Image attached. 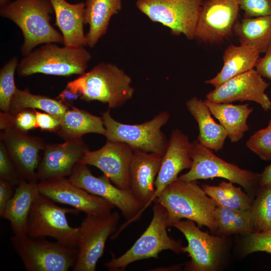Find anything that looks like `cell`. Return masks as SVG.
<instances>
[{
  "label": "cell",
  "instance_id": "7402d4cb",
  "mask_svg": "<svg viewBox=\"0 0 271 271\" xmlns=\"http://www.w3.org/2000/svg\"><path fill=\"white\" fill-rule=\"evenodd\" d=\"M55 16V25L64 39V46H87L84 32L85 3L71 4L66 0H50Z\"/></svg>",
  "mask_w": 271,
  "mask_h": 271
},
{
  "label": "cell",
  "instance_id": "74e56055",
  "mask_svg": "<svg viewBox=\"0 0 271 271\" xmlns=\"http://www.w3.org/2000/svg\"><path fill=\"white\" fill-rule=\"evenodd\" d=\"M244 18L271 16V0H238Z\"/></svg>",
  "mask_w": 271,
  "mask_h": 271
},
{
  "label": "cell",
  "instance_id": "8d00e7d4",
  "mask_svg": "<svg viewBox=\"0 0 271 271\" xmlns=\"http://www.w3.org/2000/svg\"><path fill=\"white\" fill-rule=\"evenodd\" d=\"M0 179L10 182L16 186L23 179L2 142H0Z\"/></svg>",
  "mask_w": 271,
  "mask_h": 271
},
{
  "label": "cell",
  "instance_id": "ac0fdd59",
  "mask_svg": "<svg viewBox=\"0 0 271 271\" xmlns=\"http://www.w3.org/2000/svg\"><path fill=\"white\" fill-rule=\"evenodd\" d=\"M0 139L21 178L38 182L37 171L41 160L39 153L45 145L43 140L13 127L2 130Z\"/></svg>",
  "mask_w": 271,
  "mask_h": 271
},
{
  "label": "cell",
  "instance_id": "ee69618b",
  "mask_svg": "<svg viewBox=\"0 0 271 271\" xmlns=\"http://www.w3.org/2000/svg\"><path fill=\"white\" fill-rule=\"evenodd\" d=\"M258 184L260 187L271 186V164L260 174Z\"/></svg>",
  "mask_w": 271,
  "mask_h": 271
},
{
  "label": "cell",
  "instance_id": "f6af8a7d",
  "mask_svg": "<svg viewBox=\"0 0 271 271\" xmlns=\"http://www.w3.org/2000/svg\"><path fill=\"white\" fill-rule=\"evenodd\" d=\"M11 1V0H0V7L4 6Z\"/></svg>",
  "mask_w": 271,
  "mask_h": 271
},
{
  "label": "cell",
  "instance_id": "bcb514c9",
  "mask_svg": "<svg viewBox=\"0 0 271 271\" xmlns=\"http://www.w3.org/2000/svg\"><path fill=\"white\" fill-rule=\"evenodd\" d=\"M268 126L271 127V118L269 120Z\"/></svg>",
  "mask_w": 271,
  "mask_h": 271
},
{
  "label": "cell",
  "instance_id": "484cf974",
  "mask_svg": "<svg viewBox=\"0 0 271 271\" xmlns=\"http://www.w3.org/2000/svg\"><path fill=\"white\" fill-rule=\"evenodd\" d=\"M85 6L84 23L89 25L86 46L92 48L106 33L112 17L121 10L122 3L121 0H86Z\"/></svg>",
  "mask_w": 271,
  "mask_h": 271
},
{
  "label": "cell",
  "instance_id": "e0dca14e",
  "mask_svg": "<svg viewBox=\"0 0 271 271\" xmlns=\"http://www.w3.org/2000/svg\"><path fill=\"white\" fill-rule=\"evenodd\" d=\"M133 150L120 142L107 141L100 149L87 151L80 163L96 167L117 187L130 189L129 169Z\"/></svg>",
  "mask_w": 271,
  "mask_h": 271
},
{
  "label": "cell",
  "instance_id": "30bf717a",
  "mask_svg": "<svg viewBox=\"0 0 271 271\" xmlns=\"http://www.w3.org/2000/svg\"><path fill=\"white\" fill-rule=\"evenodd\" d=\"M68 179L73 184L104 199L121 211L126 222L119 231L112 235L113 239L127 225L138 220L146 209L130 189L117 187L104 174L94 176L87 165L77 164Z\"/></svg>",
  "mask_w": 271,
  "mask_h": 271
},
{
  "label": "cell",
  "instance_id": "ba28073f",
  "mask_svg": "<svg viewBox=\"0 0 271 271\" xmlns=\"http://www.w3.org/2000/svg\"><path fill=\"white\" fill-rule=\"evenodd\" d=\"M101 114L106 129L104 136L107 141L123 142L133 150L163 156L169 141L161 128L169 119V112L162 111L149 121L134 124L116 121L111 116L109 108Z\"/></svg>",
  "mask_w": 271,
  "mask_h": 271
},
{
  "label": "cell",
  "instance_id": "e575fe53",
  "mask_svg": "<svg viewBox=\"0 0 271 271\" xmlns=\"http://www.w3.org/2000/svg\"><path fill=\"white\" fill-rule=\"evenodd\" d=\"M247 147L261 160H271V127L256 131L246 143Z\"/></svg>",
  "mask_w": 271,
  "mask_h": 271
},
{
  "label": "cell",
  "instance_id": "d590c367",
  "mask_svg": "<svg viewBox=\"0 0 271 271\" xmlns=\"http://www.w3.org/2000/svg\"><path fill=\"white\" fill-rule=\"evenodd\" d=\"M244 235L242 246L243 255L258 251L271 254V230L254 232Z\"/></svg>",
  "mask_w": 271,
  "mask_h": 271
},
{
  "label": "cell",
  "instance_id": "8fae6325",
  "mask_svg": "<svg viewBox=\"0 0 271 271\" xmlns=\"http://www.w3.org/2000/svg\"><path fill=\"white\" fill-rule=\"evenodd\" d=\"M172 226L180 231L188 242L183 249L191 260L185 264V270L216 271L220 268L226 251V236L210 235L188 219L181 220Z\"/></svg>",
  "mask_w": 271,
  "mask_h": 271
},
{
  "label": "cell",
  "instance_id": "1f68e13d",
  "mask_svg": "<svg viewBox=\"0 0 271 271\" xmlns=\"http://www.w3.org/2000/svg\"><path fill=\"white\" fill-rule=\"evenodd\" d=\"M202 188L216 205L227 208L249 210L254 199L230 181H222L217 186L204 184Z\"/></svg>",
  "mask_w": 271,
  "mask_h": 271
},
{
  "label": "cell",
  "instance_id": "4fadbf2b",
  "mask_svg": "<svg viewBox=\"0 0 271 271\" xmlns=\"http://www.w3.org/2000/svg\"><path fill=\"white\" fill-rule=\"evenodd\" d=\"M119 219L117 211L100 216L86 215L78 227L77 258L72 270H95L106 241L115 233Z\"/></svg>",
  "mask_w": 271,
  "mask_h": 271
},
{
  "label": "cell",
  "instance_id": "4dcf8cb0",
  "mask_svg": "<svg viewBox=\"0 0 271 271\" xmlns=\"http://www.w3.org/2000/svg\"><path fill=\"white\" fill-rule=\"evenodd\" d=\"M214 217L216 235H246L254 232L250 209H232L216 205Z\"/></svg>",
  "mask_w": 271,
  "mask_h": 271
},
{
  "label": "cell",
  "instance_id": "4316f807",
  "mask_svg": "<svg viewBox=\"0 0 271 271\" xmlns=\"http://www.w3.org/2000/svg\"><path fill=\"white\" fill-rule=\"evenodd\" d=\"M105 132L102 116L73 106L60 118V126L56 133L66 142L82 139L86 133L104 136Z\"/></svg>",
  "mask_w": 271,
  "mask_h": 271
},
{
  "label": "cell",
  "instance_id": "6da1fadb",
  "mask_svg": "<svg viewBox=\"0 0 271 271\" xmlns=\"http://www.w3.org/2000/svg\"><path fill=\"white\" fill-rule=\"evenodd\" d=\"M155 201L167 210L168 227L184 218L196 222L199 227L205 226L215 234L216 204L196 181L186 182L177 178L165 187Z\"/></svg>",
  "mask_w": 271,
  "mask_h": 271
},
{
  "label": "cell",
  "instance_id": "8992f818",
  "mask_svg": "<svg viewBox=\"0 0 271 271\" xmlns=\"http://www.w3.org/2000/svg\"><path fill=\"white\" fill-rule=\"evenodd\" d=\"M80 212L74 208L56 205L39 191L29 215L26 234L32 237H50L64 246L77 248L78 227L71 226L66 215H78Z\"/></svg>",
  "mask_w": 271,
  "mask_h": 271
},
{
  "label": "cell",
  "instance_id": "5b68a950",
  "mask_svg": "<svg viewBox=\"0 0 271 271\" xmlns=\"http://www.w3.org/2000/svg\"><path fill=\"white\" fill-rule=\"evenodd\" d=\"M152 219L142 235L132 246L118 257L111 253V259L104 263L111 271H122L131 263L150 258H158L163 250H170L176 253L184 252L181 240L170 237L167 228V212L159 202L154 201Z\"/></svg>",
  "mask_w": 271,
  "mask_h": 271
},
{
  "label": "cell",
  "instance_id": "83f0119b",
  "mask_svg": "<svg viewBox=\"0 0 271 271\" xmlns=\"http://www.w3.org/2000/svg\"><path fill=\"white\" fill-rule=\"evenodd\" d=\"M211 114L216 118L226 130L231 142L240 140L249 130L247 119L253 109L249 104L235 105L231 103H214L204 100Z\"/></svg>",
  "mask_w": 271,
  "mask_h": 271
},
{
  "label": "cell",
  "instance_id": "603a6c76",
  "mask_svg": "<svg viewBox=\"0 0 271 271\" xmlns=\"http://www.w3.org/2000/svg\"><path fill=\"white\" fill-rule=\"evenodd\" d=\"M38 182L22 179L17 186L15 194L7 203L1 216L10 222L14 234H25L32 205L39 192Z\"/></svg>",
  "mask_w": 271,
  "mask_h": 271
},
{
  "label": "cell",
  "instance_id": "9c48e42d",
  "mask_svg": "<svg viewBox=\"0 0 271 271\" xmlns=\"http://www.w3.org/2000/svg\"><path fill=\"white\" fill-rule=\"evenodd\" d=\"M192 164L189 171L178 179L191 182L199 179L222 178L242 187L253 199L259 187L260 174L240 168L216 156L197 140L191 143Z\"/></svg>",
  "mask_w": 271,
  "mask_h": 271
},
{
  "label": "cell",
  "instance_id": "44dd1931",
  "mask_svg": "<svg viewBox=\"0 0 271 271\" xmlns=\"http://www.w3.org/2000/svg\"><path fill=\"white\" fill-rule=\"evenodd\" d=\"M162 157L140 150L133 151L129 169L130 190L146 209L155 201V183Z\"/></svg>",
  "mask_w": 271,
  "mask_h": 271
},
{
  "label": "cell",
  "instance_id": "cb8c5ba5",
  "mask_svg": "<svg viewBox=\"0 0 271 271\" xmlns=\"http://www.w3.org/2000/svg\"><path fill=\"white\" fill-rule=\"evenodd\" d=\"M260 53L256 48L249 46H228L222 56V69L215 77L205 81V83L216 87L232 77L253 69L259 58Z\"/></svg>",
  "mask_w": 271,
  "mask_h": 271
},
{
  "label": "cell",
  "instance_id": "d6986e66",
  "mask_svg": "<svg viewBox=\"0 0 271 271\" xmlns=\"http://www.w3.org/2000/svg\"><path fill=\"white\" fill-rule=\"evenodd\" d=\"M88 150L82 139L45 144L37 171L38 182L69 176Z\"/></svg>",
  "mask_w": 271,
  "mask_h": 271
},
{
  "label": "cell",
  "instance_id": "9a60e30c",
  "mask_svg": "<svg viewBox=\"0 0 271 271\" xmlns=\"http://www.w3.org/2000/svg\"><path fill=\"white\" fill-rule=\"evenodd\" d=\"M38 188L40 193L54 202L71 206L86 215H106L114 207L104 199L73 184L66 177L39 181Z\"/></svg>",
  "mask_w": 271,
  "mask_h": 271
},
{
  "label": "cell",
  "instance_id": "60d3db41",
  "mask_svg": "<svg viewBox=\"0 0 271 271\" xmlns=\"http://www.w3.org/2000/svg\"><path fill=\"white\" fill-rule=\"evenodd\" d=\"M17 186L0 179V217L10 199L15 194Z\"/></svg>",
  "mask_w": 271,
  "mask_h": 271
},
{
  "label": "cell",
  "instance_id": "b9f144b4",
  "mask_svg": "<svg viewBox=\"0 0 271 271\" xmlns=\"http://www.w3.org/2000/svg\"><path fill=\"white\" fill-rule=\"evenodd\" d=\"M256 70L263 77L271 80V42L255 65Z\"/></svg>",
  "mask_w": 271,
  "mask_h": 271
},
{
  "label": "cell",
  "instance_id": "ffe728a7",
  "mask_svg": "<svg viewBox=\"0 0 271 271\" xmlns=\"http://www.w3.org/2000/svg\"><path fill=\"white\" fill-rule=\"evenodd\" d=\"M191 148L188 136L177 128L172 130L155 181V200L165 187L177 179L180 172L190 169L192 164Z\"/></svg>",
  "mask_w": 271,
  "mask_h": 271
},
{
  "label": "cell",
  "instance_id": "7a4b0ae2",
  "mask_svg": "<svg viewBox=\"0 0 271 271\" xmlns=\"http://www.w3.org/2000/svg\"><path fill=\"white\" fill-rule=\"evenodd\" d=\"M54 14L50 0H14L0 7V16L15 23L22 32L23 56L36 46L48 43L63 44V37L51 24Z\"/></svg>",
  "mask_w": 271,
  "mask_h": 271
},
{
  "label": "cell",
  "instance_id": "836d02e7",
  "mask_svg": "<svg viewBox=\"0 0 271 271\" xmlns=\"http://www.w3.org/2000/svg\"><path fill=\"white\" fill-rule=\"evenodd\" d=\"M17 56L12 57L0 70V108L1 111L9 112L12 97L17 87L15 73L18 65Z\"/></svg>",
  "mask_w": 271,
  "mask_h": 271
},
{
  "label": "cell",
  "instance_id": "52a82bcc",
  "mask_svg": "<svg viewBox=\"0 0 271 271\" xmlns=\"http://www.w3.org/2000/svg\"><path fill=\"white\" fill-rule=\"evenodd\" d=\"M10 242L27 271H67L77 260V248L57 241H49L45 237L14 234Z\"/></svg>",
  "mask_w": 271,
  "mask_h": 271
},
{
  "label": "cell",
  "instance_id": "3957f363",
  "mask_svg": "<svg viewBox=\"0 0 271 271\" xmlns=\"http://www.w3.org/2000/svg\"><path fill=\"white\" fill-rule=\"evenodd\" d=\"M131 78L114 64L101 62L90 70L69 81L66 87L80 94L87 102L98 101L109 108L123 105L132 98L134 89Z\"/></svg>",
  "mask_w": 271,
  "mask_h": 271
},
{
  "label": "cell",
  "instance_id": "ab89813d",
  "mask_svg": "<svg viewBox=\"0 0 271 271\" xmlns=\"http://www.w3.org/2000/svg\"><path fill=\"white\" fill-rule=\"evenodd\" d=\"M35 109L36 128L42 130L57 132L60 126V118L48 113Z\"/></svg>",
  "mask_w": 271,
  "mask_h": 271
},
{
  "label": "cell",
  "instance_id": "7c38bea8",
  "mask_svg": "<svg viewBox=\"0 0 271 271\" xmlns=\"http://www.w3.org/2000/svg\"><path fill=\"white\" fill-rule=\"evenodd\" d=\"M202 0H137L138 10L174 35L193 40Z\"/></svg>",
  "mask_w": 271,
  "mask_h": 271
},
{
  "label": "cell",
  "instance_id": "d4e9b609",
  "mask_svg": "<svg viewBox=\"0 0 271 271\" xmlns=\"http://www.w3.org/2000/svg\"><path fill=\"white\" fill-rule=\"evenodd\" d=\"M186 105L198 123L199 130L198 141L211 150L218 151L221 150L227 133L224 127L212 118L205 101L193 97L187 100Z\"/></svg>",
  "mask_w": 271,
  "mask_h": 271
},
{
  "label": "cell",
  "instance_id": "f1b7e54d",
  "mask_svg": "<svg viewBox=\"0 0 271 271\" xmlns=\"http://www.w3.org/2000/svg\"><path fill=\"white\" fill-rule=\"evenodd\" d=\"M233 32L240 45L264 53L271 42V16L243 18L235 23Z\"/></svg>",
  "mask_w": 271,
  "mask_h": 271
},
{
  "label": "cell",
  "instance_id": "f35d334b",
  "mask_svg": "<svg viewBox=\"0 0 271 271\" xmlns=\"http://www.w3.org/2000/svg\"><path fill=\"white\" fill-rule=\"evenodd\" d=\"M10 127L26 132L36 128L35 109H25L11 114V125L9 127Z\"/></svg>",
  "mask_w": 271,
  "mask_h": 271
},
{
  "label": "cell",
  "instance_id": "d6a6232c",
  "mask_svg": "<svg viewBox=\"0 0 271 271\" xmlns=\"http://www.w3.org/2000/svg\"><path fill=\"white\" fill-rule=\"evenodd\" d=\"M250 212L254 232L271 230V186L259 187Z\"/></svg>",
  "mask_w": 271,
  "mask_h": 271
},
{
  "label": "cell",
  "instance_id": "7bdbcfd3",
  "mask_svg": "<svg viewBox=\"0 0 271 271\" xmlns=\"http://www.w3.org/2000/svg\"><path fill=\"white\" fill-rule=\"evenodd\" d=\"M56 98L69 108L74 106V102L80 99V94L66 87Z\"/></svg>",
  "mask_w": 271,
  "mask_h": 271
},
{
  "label": "cell",
  "instance_id": "277c9868",
  "mask_svg": "<svg viewBox=\"0 0 271 271\" xmlns=\"http://www.w3.org/2000/svg\"><path fill=\"white\" fill-rule=\"evenodd\" d=\"M91 58V53L84 46L59 47L55 43H48L23 56L17 72L20 77L37 73L60 76L80 75L86 72Z\"/></svg>",
  "mask_w": 271,
  "mask_h": 271
},
{
  "label": "cell",
  "instance_id": "2e32d148",
  "mask_svg": "<svg viewBox=\"0 0 271 271\" xmlns=\"http://www.w3.org/2000/svg\"><path fill=\"white\" fill-rule=\"evenodd\" d=\"M269 84L256 70L251 69L230 78L215 87L206 96L214 103H231L236 101H252L267 111L271 109V100L265 93Z\"/></svg>",
  "mask_w": 271,
  "mask_h": 271
},
{
  "label": "cell",
  "instance_id": "7dc6e473",
  "mask_svg": "<svg viewBox=\"0 0 271 271\" xmlns=\"http://www.w3.org/2000/svg\"><path fill=\"white\" fill-rule=\"evenodd\" d=\"M73 1H79V0H73Z\"/></svg>",
  "mask_w": 271,
  "mask_h": 271
},
{
  "label": "cell",
  "instance_id": "5bb4252c",
  "mask_svg": "<svg viewBox=\"0 0 271 271\" xmlns=\"http://www.w3.org/2000/svg\"><path fill=\"white\" fill-rule=\"evenodd\" d=\"M240 8L238 0H202L195 38L205 44H219L232 35Z\"/></svg>",
  "mask_w": 271,
  "mask_h": 271
},
{
  "label": "cell",
  "instance_id": "f546056e",
  "mask_svg": "<svg viewBox=\"0 0 271 271\" xmlns=\"http://www.w3.org/2000/svg\"><path fill=\"white\" fill-rule=\"evenodd\" d=\"M40 109L60 118L69 107L57 99L32 93L28 88H17L12 97L9 112L15 114L25 109Z\"/></svg>",
  "mask_w": 271,
  "mask_h": 271
}]
</instances>
